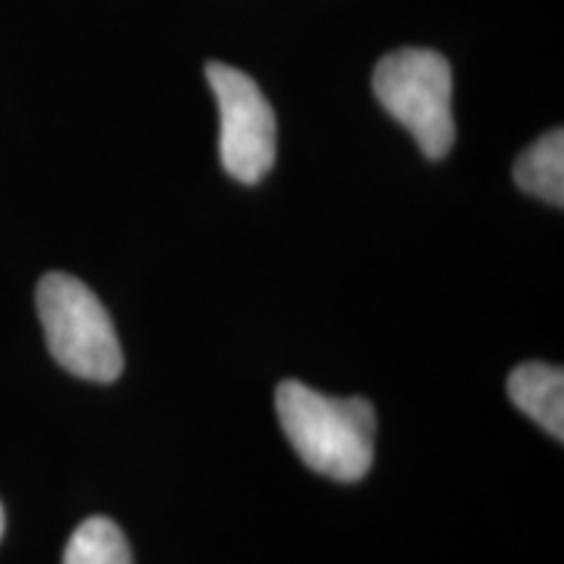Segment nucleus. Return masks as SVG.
Segmentation results:
<instances>
[{
	"label": "nucleus",
	"instance_id": "5",
	"mask_svg": "<svg viewBox=\"0 0 564 564\" xmlns=\"http://www.w3.org/2000/svg\"><path fill=\"white\" fill-rule=\"evenodd\" d=\"M510 400L544 432L564 440V371L541 361L520 364L507 382Z\"/></svg>",
	"mask_w": 564,
	"mask_h": 564
},
{
	"label": "nucleus",
	"instance_id": "6",
	"mask_svg": "<svg viewBox=\"0 0 564 564\" xmlns=\"http://www.w3.org/2000/svg\"><path fill=\"white\" fill-rule=\"evenodd\" d=\"M514 183L525 194L562 207L564 204V133L554 129L533 141L514 162Z\"/></svg>",
	"mask_w": 564,
	"mask_h": 564
},
{
	"label": "nucleus",
	"instance_id": "1",
	"mask_svg": "<svg viewBox=\"0 0 564 564\" xmlns=\"http://www.w3.org/2000/svg\"><path fill=\"white\" fill-rule=\"evenodd\" d=\"M282 432L308 468L340 484H356L373 463L377 413L364 398H329L295 379L280 382Z\"/></svg>",
	"mask_w": 564,
	"mask_h": 564
},
{
	"label": "nucleus",
	"instance_id": "4",
	"mask_svg": "<svg viewBox=\"0 0 564 564\" xmlns=\"http://www.w3.org/2000/svg\"><path fill=\"white\" fill-rule=\"evenodd\" d=\"M207 82L220 108V160L236 181L253 186L278 158V118L259 84L228 63H207Z\"/></svg>",
	"mask_w": 564,
	"mask_h": 564
},
{
	"label": "nucleus",
	"instance_id": "7",
	"mask_svg": "<svg viewBox=\"0 0 564 564\" xmlns=\"http://www.w3.org/2000/svg\"><path fill=\"white\" fill-rule=\"evenodd\" d=\"M63 564H133L121 528L108 518H89L68 539Z\"/></svg>",
	"mask_w": 564,
	"mask_h": 564
},
{
	"label": "nucleus",
	"instance_id": "3",
	"mask_svg": "<svg viewBox=\"0 0 564 564\" xmlns=\"http://www.w3.org/2000/svg\"><path fill=\"white\" fill-rule=\"evenodd\" d=\"M373 95L429 160H442L455 144L453 68L426 47H403L373 68Z\"/></svg>",
	"mask_w": 564,
	"mask_h": 564
},
{
	"label": "nucleus",
	"instance_id": "8",
	"mask_svg": "<svg viewBox=\"0 0 564 564\" xmlns=\"http://www.w3.org/2000/svg\"><path fill=\"white\" fill-rule=\"evenodd\" d=\"M3 531H6V514H3V505H0V539H3Z\"/></svg>",
	"mask_w": 564,
	"mask_h": 564
},
{
	"label": "nucleus",
	"instance_id": "2",
	"mask_svg": "<svg viewBox=\"0 0 564 564\" xmlns=\"http://www.w3.org/2000/svg\"><path fill=\"white\" fill-rule=\"evenodd\" d=\"M37 314L47 348L63 369L89 382H116L123 350L102 301L82 280L51 272L37 285Z\"/></svg>",
	"mask_w": 564,
	"mask_h": 564
}]
</instances>
